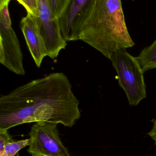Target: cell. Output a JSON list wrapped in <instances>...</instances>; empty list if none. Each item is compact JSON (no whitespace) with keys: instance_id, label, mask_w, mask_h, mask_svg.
Returning <instances> with one entry per match:
<instances>
[{"instance_id":"cell-1","label":"cell","mask_w":156,"mask_h":156,"mask_svg":"<svg viewBox=\"0 0 156 156\" xmlns=\"http://www.w3.org/2000/svg\"><path fill=\"white\" fill-rule=\"evenodd\" d=\"M79 101L61 72L33 80L0 98V130L46 122L72 127L80 118Z\"/></svg>"},{"instance_id":"cell-2","label":"cell","mask_w":156,"mask_h":156,"mask_svg":"<svg viewBox=\"0 0 156 156\" xmlns=\"http://www.w3.org/2000/svg\"><path fill=\"white\" fill-rule=\"evenodd\" d=\"M80 40L110 59L117 50L132 47L122 0H96L84 24Z\"/></svg>"},{"instance_id":"cell-3","label":"cell","mask_w":156,"mask_h":156,"mask_svg":"<svg viewBox=\"0 0 156 156\" xmlns=\"http://www.w3.org/2000/svg\"><path fill=\"white\" fill-rule=\"evenodd\" d=\"M117 72L120 86L126 94L129 104L137 105L146 97V86L143 71L136 57L126 49H120L110 58Z\"/></svg>"},{"instance_id":"cell-4","label":"cell","mask_w":156,"mask_h":156,"mask_svg":"<svg viewBox=\"0 0 156 156\" xmlns=\"http://www.w3.org/2000/svg\"><path fill=\"white\" fill-rule=\"evenodd\" d=\"M0 63L16 75L25 74L23 54L19 40L12 27L8 4L0 7Z\"/></svg>"},{"instance_id":"cell-5","label":"cell","mask_w":156,"mask_h":156,"mask_svg":"<svg viewBox=\"0 0 156 156\" xmlns=\"http://www.w3.org/2000/svg\"><path fill=\"white\" fill-rule=\"evenodd\" d=\"M57 124L35 122L29 133L30 156H71L59 136Z\"/></svg>"},{"instance_id":"cell-6","label":"cell","mask_w":156,"mask_h":156,"mask_svg":"<svg viewBox=\"0 0 156 156\" xmlns=\"http://www.w3.org/2000/svg\"><path fill=\"white\" fill-rule=\"evenodd\" d=\"M96 0H67L58 17L63 38L66 41L80 40L84 24Z\"/></svg>"},{"instance_id":"cell-7","label":"cell","mask_w":156,"mask_h":156,"mask_svg":"<svg viewBox=\"0 0 156 156\" xmlns=\"http://www.w3.org/2000/svg\"><path fill=\"white\" fill-rule=\"evenodd\" d=\"M39 16L35 17L43 38L47 56L55 59L62 49H65L67 41L63 38L57 17L53 13L48 0H38Z\"/></svg>"},{"instance_id":"cell-8","label":"cell","mask_w":156,"mask_h":156,"mask_svg":"<svg viewBox=\"0 0 156 156\" xmlns=\"http://www.w3.org/2000/svg\"><path fill=\"white\" fill-rule=\"evenodd\" d=\"M21 28L28 50L37 66L39 68L47 55L35 17L27 13L21 20Z\"/></svg>"},{"instance_id":"cell-9","label":"cell","mask_w":156,"mask_h":156,"mask_svg":"<svg viewBox=\"0 0 156 156\" xmlns=\"http://www.w3.org/2000/svg\"><path fill=\"white\" fill-rule=\"evenodd\" d=\"M136 58L144 73L156 68V39L151 45L144 48Z\"/></svg>"},{"instance_id":"cell-10","label":"cell","mask_w":156,"mask_h":156,"mask_svg":"<svg viewBox=\"0 0 156 156\" xmlns=\"http://www.w3.org/2000/svg\"><path fill=\"white\" fill-rule=\"evenodd\" d=\"M30 140L27 139L20 141H14L8 143L5 147L0 156H19V152L21 149L29 145Z\"/></svg>"},{"instance_id":"cell-11","label":"cell","mask_w":156,"mask_h":156,"mask_svg":"<svg viewBox=\"0 0 156 156\" xmlns=\"http://www.w3.org/2000/svg\"><path fill=\"white\" fill-rule=\"evenodd\" d=\"M11 0H0V7L8 4ZM26 10L27 13L35 17L39 16L38 0H16Z\"/></svg>"},{"instance_id":"cell-12","label":"cell","mask_w":156,"mask_h":156,"mask_svg":"<svg viewBox=\"0 0 156 156\" xmlns=\"http://www.w3.org/2000/svg\"><path fill=\"white\" fill-rule=\"evenodd\" d=\"M53 13L57 17L61 13L67 0H48Z\"/></svg>"},{"instance_id":"cell-13","label":"cell","mask_w":156,"mask_h":156,"mask_svg":"<svg viewBox=\"0 0 156 156\" xmlns=\"http://www.w3.org/2000/svg\"><path fill=\"white\" fill-rule=\"evenodd\" d=\"M14 141L9 134L8 130H0V154L3 152L6 144Z\"/></svg>"},{"instance_id":"cell-14","label":"cell","mask_w":156,"mask_h":156,"mask_svg":"<svg viewBox=\"0 0 156 156\" xmlns=\"http://www.w3.org/2000/svg\"><path fill=\"white\" fill-rule=\"evenodd\" d=\"M148 135L154 141L155 145H156V120L154 122V126Z\"/></svg>"}]
</instances>
